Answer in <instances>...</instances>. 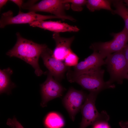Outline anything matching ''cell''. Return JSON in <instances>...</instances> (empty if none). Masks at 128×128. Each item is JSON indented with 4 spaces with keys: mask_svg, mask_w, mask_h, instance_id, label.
I'll return each mask as SVG.
<instances>
[{
    "mask_svg": "<svg viewBox=\"0 0 128 128\" xmlns=\"http://www.w3.org/2000/svg\"><path fill=\"white\" fill-rule=\"evenodd\" d=\"M105 70L101 68L94 71L80 75L67 79L71 83L76 82L83 88L90 92L98 94L101 91L108 88H114L115 85L110 84L103 79Z\"/></svg>",
    "mask_w": 128,
    "mask_h": 128,
    "instance_id": "2",
    "label": "cell"
},
{
    "mask_svg": "<svg viewBox=\"0 0 128 128\" xmlns=\"http://www.w3.org/2000/svg\"><path fill=\"white\" fill-rule=\"evenodd\" d=\"M52 37L55 43L53 56L58 60L64 61L66 56L72 50L71 47L74 37L65 38L61 37L59 33H54Z\"/></svg>",
    "mask_w": 128,
    "mask_h": 128,
    "instance_id": "12",
    "label": "cell"
},
{
    "mask_svg": "<svg viewBox=\"0 0 128 128\" xmlns=\"http://www.w3.org/2000/svg\"><path fill=\"white\" fill-rule=\"evenodd\" d=\"M123 53L128 64V44H127L123 50Z\"/></svg>",
    "mask_w": 128,
    "mask_h": 128,
    "instance_id": "23",
    "label": "cell"
},
{
    "mask_svg": "<svg viewBox=\"0 0 128 128\" xmlns=\"http://www.w3.org/2000/svg\"><path fill=\"white\" fill-rule=\"evenodd\" d=\"M105 61L110 76L107 81L111 84L114 82L122 84L128 73V64L123 50L109 55Z\"/></svg>",
    "mask_w": 128,
    "mask_h": 128,
    "instance_id": "3",
    "label": "cell"
},
{
    "mask_svg": "<svg viewBox=\"0 0 128 128\" xmlns=\"http://www.w3.org/2000/svg\"><path fill=\"white\" fill-rule=\"evenodd\" d=\"M10 1L16 4L20 9L23 4V1L21 0H11Z\"/></svg>",
    "mask_w": 128,
    "mask_h": 128,
    "instance_id": "22",
    "label": "cell"
},
{
    "mask_svg": "<svg viewBox=\"0 0 128 128\" xmlns=\"http://www.w3.org/2000/svg\"><path fill=\"white\" fill-rule=\"evenodd\" d=\"M111 35L113 37L111 40L93 43L90 48L98 52L103 59L113 53L123 50L128 42V31L124 27L120 32Z\"/></svg>",
    "mask_w": 128,
    "mask_h": 128,
    "instance_id": "5",
    "label": "cell"
},
{
    "mask_svg": "<svg viewBox=\"0 0 128 128\" xmlns=\"http://www.w3.org/2000/svg\"><path fill=\"white\" fill-rule=\"evenodd\" d=\"M125 79L128 80V74L126 76V77L125 78Z\"/></svg>",
    "mask_w": 128,
    "mask_h": 128,
    "instance_id": "27",
    "label": "cell"
},
{
    "mask_svg": "<svg viewBox=\"0 0 128 128\" xmlns=\"http://www.w3.org/2000/svg\"><path fill=\"white\" fill-rule=\"evenodd\" d=\"M93 128H110L108 122L101 121L97 122L93 125Z\"/></svg>",
    "mask_w": 128,
    "mask_h": 128,
    "instance_id": "21",
    "label": "cell"
},
{
    "mask_svg": "<svg viewBox=\"0 0 128 128\" xmlns=\"http://www.w3.org/2000/svg\"><path fill=\"white\" fill-rule=\"evenodd\" d=\"M111 1L105 0H88L86 4L87 8L91 12H93L101 9H104L111 11L113 10L111 7Z\"/></svg>",
    "mask_w": 128,
    "mask_h": 128,
    "instance_id": "17",
    "label": "cell"
},
{
    "mask_svg": "<svg viewBox=\"0 0 128 128\" xmlns=\"http://www.w3.org/2000/svg\"><path fill=\"white\" fill-rule=\"evenodd\" d=\"M47 73L46 79L40 85L41 96V105L42 107L46 106L49 101L62 96L65 89L49 72Z\"/></svg>",
    "mask_w": 128,
    "mask_h": 128,
    "instance_id": "9",
    "label": "cell"
},
{
    "mask_svg": "<svg viewBox=\"0 0 128 128\" xmlns=\"http://www.w3.org/2000/svg\"><path fill=\"white\" fill-rule=\"evenodd\" d=\"M53 52L47 47L43 50L40 57L49 73L55 80L59 82L64 78L65 72L70 67L66 66L63 61L54 58Z\"/></svg>",
    "mask_w": 128,
    "mask_h": 128,
    "instance_id": "10",
    "label": "cell"
},
{
    "mask_svg": "<svg viewBox=\"0 0 128 128\" xmlns=\"http://www.w3.org/2000/svg\"><path fill=\"white\" fill-rule=\"evenodd\" d=\"M98 94L90 92L87 95L81 110L82 117L79 128H86L97 122H108L109 120V116L105 111L99 113L96 107L95 101Z\"/></svg>",
    "mask_w": 128,
    "mask_h": 128,
    "instance_id": "4",
    "label": "cell"
},
{
    "mask_svg": "<svg viewBox=\"0 0 128 128\" xmlns=\"http://www.w3.org/2000/svg\"><path fill=\"white\" fill-rule=\"evenodd\" d=\"M119 124L121 128H128V121H121L119 122Z\"/></svg>",
    "mask_w": 128,
    "mask_h": 128,
    "instance_id": "24",
    "label": "cell"
},
{
    "mask_svg": "<svg viewBox=\"0 0 128 128\" xmlns=\"http://www.w3.org/2000/svg\"><path fill=\"white\" fill-rule=\"evenodd\" d=\"M104 64L105 61L101 55L97 52L94 51L84 61L78 63L74 67L73 70L69 69L66 74L67 79L96 71Z\"/></svg>",
    "mask_w": 128,
    "mask_h": 128,
    "instance_id": "8",
    "label": "cell"
},
{
    "mask_svg": "<svg viewBox=\"0 0 128 128\" xmlns=\"http://www.w3.org/2000/svg\"><path fill=\"white\" fill-rule=\"evenodd\" d=\"M79 59L78 56L72 50L65 58L64 63L68 67H74L78 63Z\"/></svg>",
    "mask_w": 128,
    "mask_h": 128,
    "instance_id": "18",
    "label": "cell"
},
{
    "mask_svg": "<svg viewBox=\"0 0 128 128\" xmlns=\"http://www.w3.org/2000/svg\"><path fill=\"white\" fill-rule=\"evenodd\" d=\"M8 0H0V8H1L4 5H5Z\"/></svg>",
    "mask_w": 128,
    "mask_h": 128,
    "instance_id": "25",
    "label": "cell"
},
{
    "mask_svg": "<svg viewBox=\"0 0 128 128\" xmlns=\"http://www.w3.org/2000/svg\"><path fill=\"white\" fill-rule=\"evenodd\" d=\"M87 95L82 90L70 87L63 100V103L73 121L76 114L81 110Z\"/></svg>",
    "mask_w": 128,
    "mask_h": 128,
    "instance_id": "11",
    "label": "cell"
},
{
    "mask_svg": "<svg viewBox=\"0 0 128 128\" xmlns=\"http://www.w3.org/2000/svg\"><path fill=\"white\" fill-rule=\"evenodd\" d=\"M33 27H37L47 30L54 33L66 32H77L80 29L76 26L71 25L58 21L38 20L29 24Z\"/></svg>",
    "mask_w": 128,
    "mask_h": 128,
    "instance_id": "13",
    "label": "cell"
},
{
    "mask_svg": "<svg viewBox=\"0 0 128 128\" xmlns=\"http://www.w3.org/2000/svg\"><path fill=\"white\" fill-rule=\"evenodd\" d=\"M13 71L10 68L0 70V94L6 93L9 94L12 89L16 87L10 79V76Z\"/></svg>",
    "mask_w": 128,
    "mask_h": 128,
    "instance_id": "14",
    "label": "cell"
},
{
    "mask_svg": "<svg viewBox=\"0 0 128 128\" xmlns=\"http://www.w3.org/2000/svg\"><path fill=\"white\" fill-rule=\"evenodd\" d=\"M70 7L69 3L64 2L63 0H43L34 4L27 9L29 12H43L53 14L59 18L75 22L76 19L67 15L65 11Z\"/></svg>",
    "mask_w": 128,
    "mask_h": 128,
    "instance_id": "6",
    "label": "cell"
},
{
    "mask_svg": "<svg viewBox=\"0 0 128 128\" xmlns=\"http://www.w3.org/2000/svg\"><path fill=\"white\" fill-rule=\"evenodd\" d=\"M123 1L126 3L128 6V0H124Z\"/></svg>",
    "mask_w": 128,
    "mask_h": 128,
    "instance_id": "26",
    "label": "cell"
},
{
    "mask_svg": "<svg viewBox=\"0 0 128 128\" xmlns=\"http://www.w3.org/2000/svg\"><path fill=\"white\" fill-rule=\"evenodd\" d=\"M16 42L6 55L10 57H15L23 60L34 68L38 76L46 73L41 69L39 64V57L44 50L47 47L45 44H40L25 39L20 33H16Z\"/></svg>",
    "mask_w": 128,
    "mask_h": 128,
    "instance_id": "1",
    "label": "cell"
},
{
    "mask_svg": "<svg viewBox=\"0 0 128 128\" xmlns=\"http://www.w3.org/2000/svg\"><path fill=\"white\" fill-rule=\"evenodd\" d=\"M55 18H59L54 15H42L33 12L24 13L21 12L20 10L18 15L14 16L12 11L9 10L1 15L0 20V27L3 28L7 25L13 24H29L37 21Z\"/></svg>",
    "mask_w": 128,
    "mask_h": 128,
    "instance_id": "7",
    "label": "cell"
},
{
    "mask_svg": "<svg viewBox=\"0 0 128 128\" xmlns=\"http://www.w3.org/2000/svg\"><path fill=\"white\" fill-rule=\"evenodd\" d=\"M6 124L11 128H24L15 117L8 119Z\"/></svg>",
    "mask_w": 128,
    "mask_h": 128,
    "instance_id": "20",
    "label": "cell"
},
{
    "mask_svg": "<svg viewBox=\"0 0 128 128\" xmlns=\"http://www.w3.org/2000/svg\"><path fill=\"white\" fill-rule=\"evenodd\" d=\"M64 2L71 3L72 9L75 11H81L83 9V6L86 5L87 0H63Z\"/></svg>",
    "mask_w": 128,
    "mask_h": 128,
    "instance_id": "19",
    "label": "cell"
},
{
    "mask_svg": "<svg viewBox=\"0 0 128 128\" xmlns=\"http://www.w3.org/2000/svg\"><path fill=\"white\" fill-rule=\"evenodd\" d=\"M44 123L47 128H61L64 123L62 116L57 113L51 112L46 116Z\"/></svg>",
    "mask_w": 128,
    "mask_h": 128,
    "instance_id": "15",
    "label": "cell"
},
{
    "mask_svg": "<svg viewBox=\"0 0 128 128\" xmlns=\"http://www.w3.org/2000/svg\"><path fill=\"white\" fill-rule=\"evenodd\" d=\"M112 1L115 8L112 13L118 15L123 19L125 23L124 27L128 31V9L125 5L123 1L115 0Z\"/></svg>",
    "mask_w": 128,
    "mask_h": 128,
    "instance_id": "16",
    "label": "cell"
}]
</instances>
